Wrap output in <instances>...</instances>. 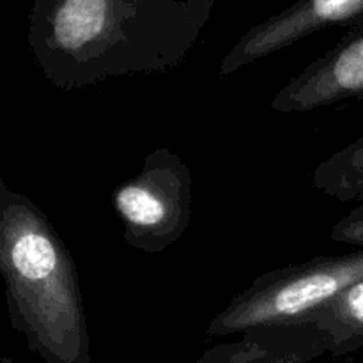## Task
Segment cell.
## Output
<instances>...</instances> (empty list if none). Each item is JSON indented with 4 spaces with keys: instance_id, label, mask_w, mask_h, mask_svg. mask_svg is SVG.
Returning <instances> with one entry per match:
<instances>
[{
    "instance_id": "10",
    "label": "cell",
    "mask_w": 363,
    "mask_h": 363,
    "mask_svg": "<svg viewBox=\"0 0 363 363\" xmlns=\"http://www.w3.org/2000/svg\"><path fill=\"white\" fill-rule=\"evenodd\" d=\"M332 240L337 243L363 248V206L354 208L333 225Z\"/></svg>"
},
{
    "instance_id": "5",
    "label": "cell",
    "mask_w": 363,
    "mask_h": 363,
    "mask_svg": "<svg viewBox=\"0 0 363 363\" xmlns=\"http://www.w3.org/2000/svg\"><path fill=\"white\" fill-rule=\"evenodd\" d=\"M362 18L363 0H296L287 9L248 28L220 62V77H230L325 28H350Z\"/></svg>"
},
{
    "instance_id": "3",
    "label": "cell",
    "mask_w": 363,
    "mask_h": 363,
    "mask_svg": "<svg viewBox=\"0 0 363 363\" xmlns=\"http://www.w3.org/2000/svg\"><path fill=\"white\" fill-rule=\"evenodd\" d=\"M363 279V248L353 254L318 255L300 264L262 273L220 311L206 339L243 333L254 326L296 321Z\"/></svg>"
},
{
    "instance_id": "9",
    "label": "cell",
    "mask_w": 363,
    "mask_h": 363,
    "mask_svg": "<svg viewBox=\"0 0 363 363\" xmlns=\"http://www.w3.org/2000/svg\"><path fill=\"white\" fill-rule=\"evenodd\" d=\"M312 186L340 202L363 201V135L319 163Z\"/></svg>"
},
{
    "instance_id": "1",
    "label": "cell",
    "mask_w": 363,
    "mask_h": 363,
    "mask_svg": "<svg viewBox=\"0 0 363 363\" xmlns=\"http://www.w3.org/2000/svg\"><path fill=\"white\" fill-rule=\"evenodd\" d=\"M216 0H34L27 41L64 91L167 73L188 59Z\"/></svg>"
},
{
    "instance_id": "4",
    "label": "cell",
    "mask_w": 363,
    "mask_h": 363,
    "mask_svg": "<svg viewBox=\"0 0 363 363\" xmlns=\"http://www.w3.org/2000/svg\"><path fill=\"white\" fill-rule=\"evenodd\" d=\"M110 202L123 222L126 245L144 254H162L190 225V169L172 149H155L140 172L113 190Z\"/></svg>"
},
{
    "instance_id": "11",
    "label": "cell",
    "mask_w": 363,
    "mask_h": 363,
    "mask_svg": "<svg viewBox=\"0 0 363 363\" xmlns=\"http://www.w3.org/2000/svg\"><path fill=\"white\" fill-rule=\"evenodd\" d=\"M0 363H14V360L11 357H2L0 358Z\"/></svg>"
},
{
    "instance_id": "2",
    "label": "cell",
    "mask_w": 363,
    "mask_h": 363,
    "mask_svg": "<svg viewBox=\"0 0 363 363\" xmlns=\"http://www.w3.org/2000/svg\"><path fill=\"white\" fill-rule=\"evenodd\" d=\"M0 273L7 314L45 363H92L73 254L46 213L0 179Z\"/></svg>"
},
{
    "instance_id": "8",
    "label": "cell",
    "mask_w": 363,
    "mask_h": 363,
    "mask_svg": "<svg viewBox=\"0 0 363 363\" xmlns=\"http://www.w3.org/2000/svg\"><path fill=\"white\" fill-rule=\"evenodd\" d=\"M298 321L315 323L328 335L332 358L357 353L363 347V279Z\"/></svg>"
},
{
    "instance_id": "12",
    "label": "cell",
    "mask_w": 363,
    "mask_h": 363,
    "mask_svg": "<svg viewBox=\"0 0 363 363\" xmlns=\"http://www.w3.org/2000/svg\"><path fill=\"white\" fill-rule=\"evenodd\" d=\"M360 99H362V101H363V94H362V96H360Z\"/></svg>"
},
{
    "instance_id": "7",
    "label": "cell",
    "mask_w": 363,
    "mask_h": 363,
    "mask_svg": "<svg viewBox=\"0 0 363 363\" xmlns=\"http://www.w3.org/2000/svg\"><path fill=\"white\" fill-rule=\"evenodd\" d=\"M240 335L209 347L197 363H311L330 353L328 335L311 321L272 323Z\"/></svg>"
},
{
    "instance_id": "6",
    "label": "cell",
    "mask_w": 363,
    "mask_h": 363,
    "mask_svg": "<svg viewBox=\"0 0 363 363\" xmlns=\"http://www.w3.org/2000/svg\"><path fill=\"white\" fill-rule=\"evenodd\" d=\"M363 94V18L275 94V112H312Z\"/></svg>"
}]
</instances>
